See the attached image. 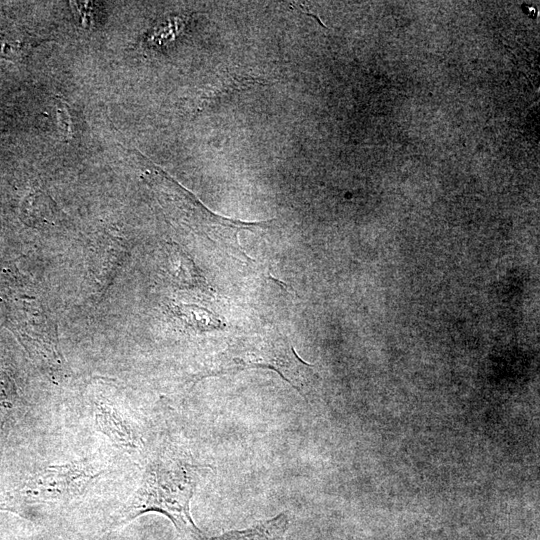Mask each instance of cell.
<instances>
[{
    "label": "cell",
    "mask_w": 540,
    "mask_h": 540,
    "mask_svg": "<svg viewBox=\"0 0 540 540\" xmlns=\"http://www.w3.org/2000/svg\"><path fill=\"white\" fill-rule=\"evenodd\" d=\"M188 450L163 441L147 451L138 487L119 508L110 525L116 529L146 513L165 515L183 535L205 540L191 516L190 503L201 473Z\"/></svg>",
    "instance_id": "cell-1"
},
{
    "label": "cell",
    "mask_w": 540,
    "mask_h": 540,
    "mask_svg": "<svg viewBox=\"0 0 540 540\" xmlns=\"http://www.w3.org/2000/svg\"><path fill=\"white\" fill-rule=\"evenodd\" d=\"M0 299L6 326L39 370L60 383L67 369L54 323L33 284L17 271L5 270L0 279Z\"/></svg>",
    "instance_id": "cell-2"
},
{
    "label": "cell",
    "mask_w": 540,
    "mask_h": 540,
    "mask_svg": "<svg viewBox=\"0 0 540 540\" xmlns=\"http://www.w3.org/2000/svg\"><path fill=\"white\" fill-rule=\"evenodd\" d=\"M249 369L273 370L303 396H307L316 379L312 366L297 355L291 341L269 329L234 339L212 356L194 382Z\"/></svg>",
    "instance_id": "cell-3"
},
{
    "label": "cell",
    "mask_w": 540,
    "mask_h": 540,
    "mask_svg": "<svg viewBox=\"0 0 540 540\" xmlns=\"http://www.w3.org/2000/svg\"><path fill=\"white\" fill-rule=\"evenodd\" d=\"M146 174L170 221L205 240L213 250L244 263L251 261L240 246L239 233L244 230L254 232L257 229H267L273 220L244 222L217 215L160 168L153 166Z\"/></svg>",
    "instance_id": "cell-4"
},
{
    "label": "cell",
    "mask_w": 540,
    "mask_h": 540,
    "mask_svg": "<svg viewBox=\"0 0 540 540\" xmlns=\"http://www.w3.org/2000/svg\"><path fill=\"white\" fill-rule=\"evenodd\" d=\"M109 471L108 463L99 458L75 459L40 468L0 493L12 513L28 519L30 506L69 503L83 497Z\"/></svg>",
    "instance_id": "cell-5"
},
{
    "label": "cell",
    "mask_w": 540,
    "mask_h": 540,
    "mask_svg": "<svg viewBox=\"0 0 540 540\" xmlns=\"http://www.w3.org/2000/svg\"><path fill=\"white\" fill-rule=\"evenodd\" d=\"M90 404L95 426L111 444L131 455L146 452L140 428L124 407L100 391L93 393Z\"/></svg>",
    "instance_id": "cell-6"
},
{
    "label": "cell",
    "mask_w": 540,
    "mask_h": 540,
    "mask_svg": "<svg viewBox=\"0 0 540 540\" xmlns=\"http://www.w3.org/2000/svg\"><path fill=\"white\" fill-rule=\"evenodd\" d=\"M29 409L19 372L0 352V459Z\"/></svg>",
    "instance_id": "cell-7"
},
{
    "label": "cell",
    "mask_w": 540,
    "mask_h": 540,
    "mask_svg": "<svg viewBox=\"0 0 540 540\" xmlns=\"http://www.w3.org/2000/svg\"><path fill=\"white\" fill-rule=\"evenodd\" d=\"M47 41L50 39L22 32H0V58L10 61H24L35 48Z\"/></svg>",
    "instance_id": "cell-8"
},
{
    "label": "cell",
    "mask_w": 540,
    "mask_h": 540,
    "mask_svg": "<svg viewBox=\"0 0 540 540\" xmlns=\"http://www.w3.org/2000/svg\"><path fill=\"white\" fill-rule=\"evenodd\" d=\"M177 311L191 326L200 330H215L223 326L222 322L209 311L193 305H180Z\"/></svg>",
    "instance_id": "cell-9"
},
{
    "label": "cell",
    "mask_w": 540,
    "mask_h": 540,
    "mask_svg": "<svg viewBox=\"0 0 540 540\" xmlns=\"http://www.w3.org/2000/svg\"><path fill=\"white\" fill-rule=\"evenodd\" d=\"M56 109L60 131L65 138H69L72 134V124L66 105L60 101L57 103Z\"/></svg>",
    "instance_id": "cell-10"
},
{
    "label": "cell",
    "mask_w": 540,
    "mask_h": 540,
    "mask_svg": "<svg viewBox=\"0 0 540 540\" xmlns=\"http://www.w3.org/2000/svg\"><path fill=\"white\" fill-rule=\"evenodd\" d=\"M0 511L11 512V508L3 496L0 494Z\"/></svg>",
    "instance_id": "cell-11"
}]
</instances>
